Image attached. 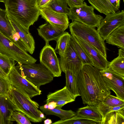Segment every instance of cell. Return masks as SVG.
Here are the masks:
<instances>
[{
	"mask_svg": "<svg viewBox=\"0 0 124 124\" xmlns=\"http://www.w3.org/2000/svg\"><path fill=\"white\" fill-rule=\"evenodd\" d=\"M100 70L93 66L85 65L77 75L79 92L84 104L96 105L111 94Z\"/></svg>",
	"mask_w": 124,
	"mask_h": 124,
	"instance_id": "6da1fadb",
	"label": "cell"
},
{
	"mask_svg": "<svg viewBox=\"0 0 124 124\" xmlns=\"http://www.w3.org/2000/svg\"><path fill=\"white\" fill-rule=\"evenodd\" d=\"M4 3L7 15L27 29L40 15L37 0H5Z\"/></svg>",
	"mask_w": 124,
	"mask_h": 124,
	"instance_id": "7a4b0ae2",
	"label": "cell"
},
{
	"mask_svg": "<svg viewBox=\"0 0 124 124\" xmlns=\"http://www.w3.org/2000/svg\"><path fill=\"white\" fill-rule=\"evenodd\" d=\"M8 96L15 111L20 112L31 122L39 123L43 120L40 116L39 104L32 100L27 94L12 86Z\"/></svg>",
	"mask_w": 124,
	"mask_h": 124,
	"instance_id": "3957f363",
	"label": "cell"
},
{
	"mask_svg": "<svg viewBox=\"0 0 124 124\" xmlns=\"http://www.w3.org/2000/svg\"><path fill=\"white\" fill-rule=\"evenodd\" d=\"M69 26L71 35L79 38L92 45L107 58L104 40L95 28L75 21H72Z\"/></svg>",
	"mask_w": 124,
	"mask_h": 124,
	"instance_id": "277c9868",
	"label": "cell"
},
{
	"mask_svg": "<svg viewBox=\"0 0 124 124\" xmlns=\"http://www.w3.org/2000/svg\"><path fill=\"white\" fill-rule=\"evenodd\" d=\"M17 66L21 76L38 88L51 82L54 77L52 73L41 63L20 64Z\"/></svg>",
	"mask_w": 124,
	"mask_h": 124,
	"instance_id": "5b68a950",
	"label": "cell"
},
{
	"mask_svg": "<svg viewBox=\"0 0 124 124\" xmlns=\"http://www.w3.org/2000/svg\"><path fill=\"white\" fill-rule=\"evenodd\" d=\"M23 47L16 44L0 29V53L16 61L19 64L35 63L37 60Z\"/></svg>",
	"mask_w": 124,
	"mask_h": 124,
	"instance_id": "8992f818",
	"label": "cell"
},
{
	"mask_svg": "<svg viewBox=\"0 0 124 124\" xmlns=\"http://www.w3.org/2000/svg\"><path fill=\"white\" fill-rule=\"evenodd\" d=\"M94 9L92 6H88L84 2L81 4L70 8L68 16L72 21H77L90 27L97 28L103 17L95 14Z\"/></svg>",
	"mask_w": 124,
	"mask_h": 124,
	"instance_id": "52a82bcc",
	"label": "cell"
},
{
	"mask_svg": "<svg viewBox=\"0 0 124 124\" xmlns=\"http://www.w3.org/2000/svg\"><path fill=\"white\" fill-rule=\"evenodd\" d=\"M15 62L7 74V78L11 85L25 93L31 98L41 94V91L21 75L15 66Z\"/></svg>",
	"mask_w": 124,
	"mask_h": 124,
	"instance_id": "ba28073f",
	"label": "cell"
},
{
	"mask_svg": "<svg viewBox=\"0 0 124 124\" xmlns=\"http://www.w3.org/2000/svg\"><path fill=\"white\" fill-rule=\"evenodd\" d=\"M60 65L62 71L68 70L77 75L83 66L82 61L77 53L71 39L64 53L60 56Z\"/></svg>",
	"mask_w": 124,
	"mask_h": 124,
	"instance_id": "9c48e42d",
	"label": "cell"
},
{
	"mask_svg": "<svg viewBox=\"0 0 124 124\" xmlns=\"http://www.w3.org/2000/svg\"><path fill=\"white\" fill-rule=\"evenodd\" d=\"M100 71L104 82L108 88L114 92L117 97L124 100V77L108 67Z\"/></svg>",
	"mask_w": 124,
	"mask_h": 124,
	"instance_id": "30bf717a",
	"label": "cell"
},
{
	"mask_svg": "<svg viewBox=\"0 0 124 124\" xmlns=\"http://www.w3.org/2000/svg\"><path fill=\"white\" fill-rule=\"evenodd\" d=\"M124 25V11L119 10L106 16L97 27V31L104 40L114 30Z\"/></svg>",
	"mask_w": 124,
	"mask_h": 124,
	"instance_id": "8fae6325",
	"label": "cell"
},
{
	"mask_svg": "<svg viewBox=\"0 0 124 124\" xmlns=\"http://www.w3.org/2000/svg\"><path fill=\"white\" fill-rule=\"evenodd\" d=\"M39 58L40 63L52 73L54 77L61 76L59 60L54 49L49 44H46L42 49Z\"/></svg>",
	"mask_w": 124,
	"mask_h": 124,
	"instance_id": "7c38bea8",
	"label": "cell"
},
{
	"mask_svg": "<svg viewBox=\"0 0 124 124\" xmlns=\"http://www.w3.org/2000/svg\"><path fill=\"white\" fill-rule=\"evenodd\" d=\"M40 15L55 29L63 32L69 26L68 16L53 10L49 6L40 9Z\"/></svg>",
	"mask_w": 124,
	"mask_h": 124,
	"instance_id": "4fadbf2b",
	"label": "cell"
},
{
	"mask_svg": "<svg viewBox=\"0 0 124 124\" xmlns=\"http://www.w3.org/2000/svg\"><path fill=\"white\" fill-rule=\"evenodd\" d=\"M74 36L91 58L93 66L100 70L108 67L109 62L97 48L80 38Z\"/></svg>",
	"mask_w": 124,
	"mask_h": 124,
	"instance_id": "5bb4252c",
	"label": "cell"
},
{
	"mask_svg": "<svg viewBox=\"0 0 124 124\" xmlns=\"http://www.w3.org/2000/svg\"><path fill=\"white\" fill-rule=\"evenodd\" d=\"M7 16L14 30L19 35L24 48L27 52L32 54L35 50V43L29 30L24 27L13 18Z\"/></svg>",
	"mask_w": 124,
	"mask_h": 124,
	"instance_id": "9a60e30c",
	"label": "cell"
},
{
	"mask_svg": "<svg viewBox=\"0 0 124 124\" xmlns=\"http://www.w3.org/2000/svg\"><path fill=\"white\" fill-rule=\"evenodd\" d=\"M46 104L53 101L56 104V107L61 108L66 104L75 101L76 98L69 91L65 86L63 88L47 95Z\"/></svg>",
	"mask_w": 124,
	"mask_h": 124,
	"instance_id": "2e32d148",
	"label": "cell"
},
{
	"mask_svg": "<svg viewBox=\"0 0 124 124\" xmlns=\"http://www.w3.org/2000/svg\"><path fill=\"white\" fill-rule=\"evenodd\" d=\"M99 12L107 16L118 11L121 0H87Z\"/></svg>",
	"mask_w": 124,
	"mask_h": 124,
	"instance_id": "e0dca14e",
	"label": "cell"
},
{
	"mask_svg": "<svg viewBox=\"0 0 124 124\" xmlns=\"http://www.w3.org/2000/svg\"><path fill=\"white\" fill-rule=\"evenodd\" d=\"M0 29L16 44L23 46L19 35L14 30L8 18L6 10L0 8Z\"/></svg>",
	"mask_w": 124,
	"mask_h": 124,
	"instance_id": "ac0fdd59",
	"label": "cell"
},
{
	"mask_svg": "<svg viewBox=\"0 0 124 124\" xmlns=\"http://www.w3.org/2000/svg\"><path fill=\"white\" fill-rule=\"evenodd\" d=\"M37 30L38 34L45 40L46 44H49L51 41H56L63 32L57 30L48 22L39 26Z\"/></svg>",
	"mask_w": 124,
	"mask_h": 124,
	"instance_id": "d6986e66",
	"label": "cell"
},
{
	"mask_svg": "<svg viewBox=\"0 0 124 124\" xmlns=\"http://www.w3.org/2000/svg\"><path fill=\"white\" fill-rule=\"evenodd\" d=\"M105 40L108 44L117 46L124 49V25L113 31Z\"/></svg>",
	"mask_w": 124,
	"mask_h": 124,
	"instance_id": "ffe728a7",
	"label": "cell"
},
{
	"mask_svg": "<svg viewBox=\"0 0 124 124\" xmlns=\"http://www.w3.org/2000/svg\"><path fill=\"white\" fill-rule=\"evenodd\" d=\"M76 115L84 118L100 122L102 119V115L96 105H88L78 109Z\"/></svg>",
	"mask_w": 124,
	"mask_h": 124,
	"instance_id": "44dd1931",
	"label": "cell"
},
{
	"mask_svg": "<svg viewBox=\"0 0 124 124\" xmlns=\"http://www.w3.org/2000/svg\"><path fill=\"white\" fill-rule=\"evenodd\" d=\"M14 111L8 94L0 95V111L3 114L8 124H13L10 119L12 114Z\"/></svg>",
	"mask_w": 124,
	"mask_h": 124,
	"instance_id": "7402d4cb",
	"label": "cell"
},
{
	"mask_svg": "<svg viewBox=\"0 0 124 124\" xmlns=\"http://www.w3.org/2000/svg\"><path fill=\"white\" fill-rule=\"evenodd\" d=\"M124 109L113 111L102 118L101 124H124Z\"/></svg>",
	"mask_w": 124,
	"mask_h": 124,
	"instance_id": "603a6c76",
	"label": "cell"
},
{
	"mask_svg": "<svg viewBox=\"0 0 124 124\" xmlns=\"http://www.w3.org/2000/svg\"><path fill=\"white\" fill-rule=\"evenodd\" d=\"M39 108L42 112L46 115L56 116L59 117L61 120L70 118L76 115V112L71 110H64L57 107L53 109H50L45 108L42 106H40Z\"/></svg>",
	"mask_w": 124,
	"mask_h": 124,
	"instance_id": "cb8c5ba5",
	"label": "cell"
},
{
	"mask_svg": "<svg viewBox=\"0 0 124 124\" xmlns=\"http://www.w3.org/2000/svg\"><path fill=\"white\" fill-rule=\"evenodd\" d=\"M64 73L66 77L65 86L67 89L76 98L80 96L77 83V75L74 74L68 70H65Z\"/></svg>",
	"mask_w": 124,
	"mask_h": 124,
	"instance_id": "d4e9b609",
	"label": "cell"
},
{
	"mask_svg": "<svg viewBox=\"0 0 124 124\" xmlns=\"http://www.w3.org/2000/svg\"><path fill=\"white\" fill-rule=\"evenodd\" d=\"M124 104V100L110 94L107 95L102 101L96 105L100 113L107 108Z\"/></svg>",
	"mask_w": 124,
	"mask_h": 124,
	"instance_id": "484cf974",
	"label": "cell"
},
{
	"mask_svg": "<svg viewBox=\"0 0 124 124\" xmlns=\"http://www.w3.org/2000/svg\"><path fill=\"white\" fill-rule=\"evenodd\" d=\"M118 56L109 62L108 67L115 72L124 77V50H118Z\"/></svg>",
	"mask_w": 124,
	"mask_h": 124,
	"instance_id": "4316f807",
	"label": "cell"
},
{
	"mask_svg": "<svg viewBox=\"0 0 124 124\" xmlns=\"http://www.w3.org/2000/svg\"><path fill=\"white\" fill-rule=\"evenodd\" d=\"M71 39L73 46L82 61L83 66L88 65L93 66V63L91 58L74 36L71 35Z\"/></svg>",
	"mask_w": 124,
	"mask_h": 124,
	"instance_id": "83f0119b",
	"label": "cell"
},
{
	"mask_svg": "<svg viewBox=\"0 0 124 124\" xmlns=\"http://www.w3.org/2000/svg\"><path fill=\"white\" fill-rule=\"evenodd\" d=\"M52 124H100V122L87 119L76 115L69 119L60 120L52 123Z\"/></svg>",
	"mask_w": 124,
	"mask_h": 124,
	"instance_id": "f1b7e54d",
	"label": "cell"
},
{
	"mask_svg": "<svg viewBox=\"0 0 124 124\" xmlns=\"http://www.w3.org/2000/svg\"><path fill=\"white\" fill-rule=\"evenodd\" d=\"M71 36L69 32L64 31L56 40V44L54 50L58 51L60 56L62 55L65 51Z\"/></svg>",
	"mask_w": 124,
	"mask_h": 124,
	"instance_id": "f546056e",
	"label": "cell"
},
{
	"mask_svg": "<svg viewBox=\"0 0 124 124\" xmlns=\"http://www.w3.org/2000/svg\"><path fill=\"white\" fill-rule=\"evenodd\" d=\"M66 0H53L49 6L55 11L68 15L70 10Z\"/></svg>",
	"mask_w": 124,
	"mask_h": 124,
	"instance_id": "4dcf8cb0",
	"label": "cell"
},
{
	"mask_svg": "<svg viewBox=\"0 0 124 124\" xmlns=\"http://www.w3.org/2000/svg\"><path fill=\"white\" fill-rule=\"evenodd\" d=\"M14 61V60L0 53V67L7 74L15 62Z\"/></svg>",
	"mask_w": 124,
	"mask_h": 124,
	"instance_id": "1f68e13d",
	"label": "cell"
},
{
	"mask_svg": "<svg viewBox=\"0 0 124 124\" xmlns=\"http://www.w3.org/2000/svg\"><path fill=\"white\" fill-rule=\"evenodd\" d=\"M11 121H16L18 124H31L29 119L21 112L14 111L12 113L10 119Z\"/></svg>",
	"mask_w": 124,
	"mask_h": 124,
	"instance_id": "d6a6232c",
	"label": "cell"
},
{
	"mask_svg": "<svg viewBox=\"0 0 124 124\" xmlns=\"http://www.w3.org/2000/svg\"><path fill=\"white\" fill-rule=\"evenodd\" d=\"M11 86L7 78L0 76V95H7Z\"/></svg>",
	"mask_w": 124,
	"mask_h": 124,
	"instance_id": "836d02e7",
	"label": "cell"
},
{
	"mask_svg": "<svg viewBox=\"0 0 124 124\" xmlns=\"http://www.w3.org/2000/svg\"><path fill=\"white\" fill-rule=\"evenodd\" d=\"M53 0H37L38 6L40 9L49 6Z\"/></svg>",
	"mask_w": 124,
	"mask_h": 124,
	"instance_id": "e575fe53",
	"label": "cell"
},
{
	"mask_svg": "<svg viewBox=\"0 0 124 124\" xmlns=\"http://www.w3.org/2000/svg\"><path fill=\"white\" fill-rule=\"evenodd\" d=\"M68 5L70 8L78 6L83 4L84 0H66Z\"/></svg>",
	"mask_w": 124,
	"mask_h": 124,
	"instance_id": "d590c367",
	"label": "cell"
},
{
	"mask_svg": "<svg viewBox=\"0 0 124 124\" xmlns=\"http://www.w3.org/2000/svg\"><path fill=\"white\" fill-rule=\"evenodd\" d=\"M0 124H8L2 114L0 111Z\"/></svg>",
	"mask_w": 124,
	"mask_h": 124,
	"instance_id": "8d00e7d4",
	"label": "cell"
},
{
	"mask_svg": "<svg viewBox=\"0 0 124 124\" xmlns=\"http://www.w3.org/2000/svg\"><path fill=\"white\" fill-rule=\"evenodd\" d=\"M48 106V109H52L56 107V104L53 101H52L47 104Z\"/></svg>",
	"mask_w": 124,
	"mask_h": 124,
	"instance_id": "74e56055",
	"label": "cell"
},
{
	"mask_svg": "<svg viewBox=\"0 0 124 124\" xmlns=\"http://www.w3.org/2000/svg\"><path fill=\"white\" fill-rule=\"evenodd\" d=\"M0 76L3 78H7V74L0 67Z\"/></svg>",
	"mask_w": 124,
	"mask_h": 124,
	"instance_id": "f35d334b",
	"label": "cell"
},
{
	"mask_svg": "<svg viewBox=\"0 0 124 124\" xmlns=\"http://www.w3.org/2000/svg\"><path fill=\"white\" fill-rule=\"evenodd\" d=\"M52 120L49 119L45 120L44 121V124H51L52 123Z\"/></svg>",
	"mask_w": 124,
	"mask_h": 124,
	"instance_id": "ab89813d",
	"label": "cell"
},
{
	"mask_svg": "<svg viewBox=\"0 0 124 124\" xmlns=\"http://www.w3.org/2000/svg\"><path fill=\"white\" fill-rule=\"evenodd\" d=\"M40 116L41 118L43 120L46 119V117L45 116L44 113L41 111H40Z\"/></svg>",
	"mask_w": 124,
	"mask_h": 124,
	"instance_id": "60d3db41",
	"label": "cell"
},
{
	"mask_svg": "<svg viewBox=\"0 0 124 124\" xmlns=\"http://www.w3.org/2000/svg\"><path fill=\"white\" fill-rule=\"evenodd\" d=\"M43 107L44 108H46V109H48V104H45L43 106Z\"/></svg>",
	"mask_w": 124,
	"mask_h": 124,
	"instance_id": "b9f144b4",
	"label": "cell"
},
{
	"mask_svg": "<svg viewBox=\"0 0 124 124\" xmlns=\"http://www.w3.org/2000/svg\"><path fill=\"white\" fill-rule=\"evenodd\" d=\"M5 0H0V2H4Z\"/></svg>",
	"mask_w": 124,
	"mask_h": 124,
	"instance_id": "7bdbcfd3",
	"label": "cell"
}]
</instances>
